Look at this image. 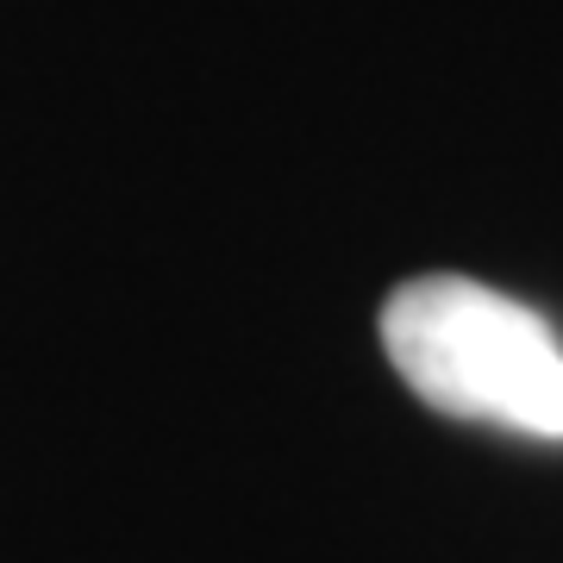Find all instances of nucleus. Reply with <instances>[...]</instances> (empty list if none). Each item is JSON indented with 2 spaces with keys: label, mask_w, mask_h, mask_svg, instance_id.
I'll use <instances>...</instances> for the list:
<instances>
[{
  "label": "nucleus",
  "mask_w": 563,
  "mask_h": 563,
  "mask_svg": "<svg viewBox=\"0 0 563 563\" xmlns=\"http://www.w3.org/2000/svg\"><path fill=\"white\" fill-rule=\"evenodd\" d=\"M401 383L451 420L563 439V344L526 301L470 276H420L383 307Z\"/></svg>",
  "instance_id": "f257e3e1"
}]
</instances>
